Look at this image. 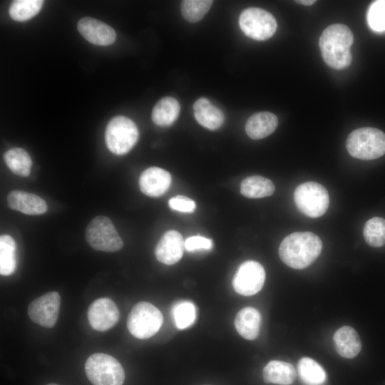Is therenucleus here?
Segmentation results:
<instances>
[{"label":"nucleus","instance_id":"f257e3e1","mask_svg":"<svg viewBox=\"0 0 385 385\" xmlns=\"http://www.w3.org/2000/svg\"><path fill=\"white\" fill-rule=\"evenodd\" d=\"M322 242L311 232H293L282 241L279 256L291 268L302 270L312 264L319 256Z\"/></svg>","mask_w":385,"mask_h":385},{"label":"nucleus","instance_id":"f03ea898","mask_svg":"<svg viewBox=\"0 0 385 385\" xmlns=\"http://www.w3.org/2000/svg\"><path fill=\"white\" fill-rule=\"evenodd\" d=\"M354 36L348 26L332 24L322 32L319 41L324 62L334 69H344L351 63Z\"/></svg>","mask_w":385,"mask_h":385},{"label":"nucleus","instance_id":"7ed1b4c3","mask_svg":"<svg viewBox=\"0 0 385 385\" xmlns=\"http://www.w3.org/2000/svg\"><path fill=\"white\" fill-rule=\"evenodd\" d=\"M346 147L351 156L374 160L385 154V133L374 128H361L347 137Z\"/></svg>","mask_w":385,"mask_h":385},{"label":"nucleus","instance_id":"20e7f679","mask_svg":"<svg viewBox=\"0 0 385 385\" xmlns=\"http://www.w3.org/2000/svg\"><path fill=\"white\" fill-rule=\"evenodd\" d=\"M85 372L93 385H123L125 379L120 363L104 353L91 354L85 363Z\"/></svg>","mask_w":385,"mask_h":385},{"label":"nucleus","instance_id":"39448f33","mask_svg":"<svg viewBox=\"0 0 385 385\" xmlns=\"http://www.w3.org/2000/svg\"><path fill=\"white\" fill-rule=\"evenodd\" d=\"M163 322V314L155 306L148 302H139L128 316L127 327L134 337L146 339L158 332Z\"/></svg>","mask_w":385,"mask_h":385},{"label":"nucleus","instance_id":"423d86ee","mask_svg":"<svg viewBox=\"0 0 385 385\" xmlns=\"http://www.w3.org/2000/svg\"><path fill=\"white\" fill-rule=\"evenodd\" d=\"M138 129L130 118L119 115L112 118L108 123L106 132V143L111 152L115 155L128 153L138 141Z\"/></svg>","mask_w":385,"mask_h":385},{"label":"nucleus","instance_id":"0eeeda50","mask_svg":"<svg viewBox=\"0 0 385 385\" xmlns=\"http://www.w3.org/2000/svg\"><path fill=\"white\" fill-rule=\"evenodd\" d=\"M294 200L298 210L312 218L323 215L329 205L327 190L322 185L314 181L298 185L294 192Z\"/></svg>","mask_w":385,"mask_h":385},{"label":"nucleus","instance_id":"6e6552de","mask_svg":"<svg viewBox=\"0 0 385 385\" xmlns=\"http://www.w3.org/2000/svg\"><path fill=\"white\" fill-rule=\"evenodd\" d=\"M86 239L94 250L107 252L120 250L123 242L111 220L105 216L94 217L88 225Z\"/></svg>","mask_w":385,"mask_h":385},{"label":"nucleus","instance_id":"1a4fd4ad","mask_svg":"<svg viewBox=\"0 0 385 385\" xmlns=\"http://www.w3.org/2000/svg\"><path fill=\"white\" fill-rule=\"evenodd\" d=\"M239 24L247 36L257 41L270 38L277 29V21L273 15L260 8H247L242 11Z\"/></svg>","mask_w":385,"mask_h":385},{"label":"nucleus","instance_id":"9d476101","mask_svg":"<svg viewBox=\"0 0 385 385\" xmlns=\"http://www.w3.org/2000/svg\"><path fill=\"white\" fill-rule=\"evenodd\" d=\"M265 281V271L258 262L247 260L237 270L233 279L235 291L243 296H252L259 292Z\"/></svg>","mask_w":385,"mask_h":385},{"label":"nucleus","instance_id":"9b49d317","mask_svg":"<svg viewBox=\"0 0 385 385\" xmlns=\"http://www.w3.org/2000/svg\"><path fill=\"white\" fill-rule=\"evenodd\" d=\"M60 306L58 292H49L29 304L28 314L34 323L46 328H52L58 320Z\"/></svg>","mask_w":385,"mask_h":385},{"label":"nucleus","instance_id":"f8f14e48","mask_svg":"<svg viewBox=\"0 0 385 385\" xmlns=\"http://www.w3.org/2000/svg\"><path fill=\"white\" fill-rule=\"evenodd\" d=\"M120 317L115 302L108 297L93 301L88 309V319L91 327L98 332H106L113 327Z\"/></svg>","mask_w":385,"mask_h":385},{"label":"nucleus","instance_id":"ddd939ff","mask_svg":"<svg viewBox=\"0 0 385 385\" xmlns=\"http://www.w3.org/2000/svg\"><path fill=\"white\" fill-rule=\"evenodd\" d=\"M185 250V240L182 235L172 230L162 236L155 246V255L160 262L171 265L182 258Z\"/></svg>","mask_w":385,"mask_h":385},{"label":"nucleus","instance_id":"4468645a","mask_svg":"<svg viewBox=\"0 0 385 385\" xmlns=\"http://www.w3.org/2000/svg\"><path fill=\"white\" fill-rule=\"evenodd\" d=\"M77 28L85 39L95 45L108 46L116 38L115 31L112 27L91 17L80 19Z\"/></svg>","mask_w":385,"mask_h":385},{"label":"nucleus","instance_id":"2eb2a0df","mask_svg":"<svg viewBox=\"0 0 385 385\" xmlns=\"http://www.w3.org/2000/svg\"><path fill=\"white\" fill-rule=\"evenodd\" d=\"M171 175L165 170L150 167L145 169L140 175L139 187L141 192L147 196L156 197L163 195L169 189Z\"/></svg>","mask_w":385,"mask_h":385},{"label":"nucleus","instance_id":"dca6fc26","mask_svg":"<svg viewBox=\"0 0 385 385\" xmlns=\"http://www.w3.org/2000/svg\"><path fill=\"white\" fill-rule=\"evenodd\" d=\"M9 207L16 211L29 215H39L45 213L48 206L39 196L22 190H12L7 196Z\"/></svg>","mask_w":385,"mask_h":385},{"label":"nucleus","instance_id":"f3484780","mask_svg":"<svg viewBox=\"0 0 385 385\" xmlns=\"http://www.w3.org/2000/svg\"><path fill=\"white\" fill-rule=\"evenodd\" d=\"M335 349L342 357L352 359L361 349V342L356 331L350 326L338 329L333 337Z\"/></svg>","mask_w":385,"mask_h":385},{"label":"nucleus","instance_id":"a211bd4d","mask_svg":"<svg viewBox=\"0 0 385 385\" xmlns=\"http://www.w3.org/2000/svg\"><path fill=\"white\" fill-rule=\"evenodd\" d=\"M193 112L197 123L211 130L220 128L225 120L223 113L205 98H200L194 103Z\"/></svg>","mask_w":385,"mask_h":385},{"label":"nucleus","instance_id":"6ab92c4d","mask_svg":"<svg viewBox=\"0 0 385 385\" xmlns=\"http://www.w3.org/2000/svg\"><path fill=\"white\" fill-rule=\"evenodd\" d=\"M278 125V119L272 113L264 111L251 115L245 125L247 135L259 140L272 134Z\"/></svg>","mask_w":385,"mask_h":385},{"label":"nucleus","instance_id":"aec40b11","mask_svg":"<svg viewBox=\"0 0 385 385\" xmlns=\"http://www.w3.org/2000/svg\"><path fill=\"white\" fill-rule=\"evenodd\" d=\"M261 321L260 312L254 307H247L237 312L235 319V327L243 338L253 340L259 335Z\"/></svg>","mask_w":385,"mask_h":385},{"label":"nucleus","instance_id":"412c9836","mask_svg":"<svg viewBox=\"0 0 385 385\" xmlns=\"http://www.w3.org/2000/svg\"><path fill=\"white\" fill-rule=\"evenodd\" d=\"M262 376L265 383L289 385L296 379L297 372L290 363L272 360L264 367Z\"/></svg>","mask_w":385,"mask_h":385},{"label":"nucleus","instance_id":"4be33fe9","mask_svg":"<svg viewBox=\"0 0 385 385\" xmlns=\"http://www.w3.org/2000/svg\"><path fill=\"white\" fill-rule=\"evenodd\" d=\"M180 111L178 101L173 97L160 99L154 106L151 118L153 123L161 127L172 125L178 118Z\"/></svg>","mask_w":385,"mask_h":385},{"label":"nucleus","instance_id":"5701e85b","mask_svg":"<svg viewBox=\"0 0 385 385\" xmlns=\"http://www.w3.org/2000/svg\"><path fill=\"white\" fill-rule=\"evenodd\" d=\"M275 190L274 183L260 175L245 178L240 184V192L248 198H262L272 195Z\"/></svg>","mask_w":385,"mask_h":385},{"label":"nucleus","instance_id":"b1692460","mask_svg":"<svg viewBox=\"0 0 385 385\" xmlns=\"http://www.w3.org/2000/svg\"><path fill=\"white\" fill-rule=\"evenodd\" d=\"M297 370L301 380L306 385H322L327 379L324 368L309 357H302L299 360Z\"/></svg>","mask_w":385,"mask_h":385},{"label":"nucleus","instance_id":"393cba45","mask_svg":"<svg viewBox=\"0 0 385 385\" xmlns=\"http://www.w3.org/2000/svg\"><path fill=\"white\" fill-rule=\"evenodd\" d=\"M4 160L14 174L21 176H29L31 173L32 160L29 154L21 148H14L4 154Z\"/></svg>","mask_w":385,"mask_h":385},{"label":"nucleus","instance_id":"a878e982","mask_svg":"<svg viewBox=\"0 0 385 385\" xmlns=\"http://www.w3.org/2000/svg\"><path fill=\"white\" fill-rule=\"evenodd\" d=\"M16 242L12 237L3 235L0 237V273L9 276L16 270Z\"/></svg>","mask_w":385,"mask_h":385},{"label":"nucleus","instance_id":"bb28decb","mask_svg":"<svg viewBox=\"0 0 385 385\" xmlns=\"http://www.w3.org/2000/svg\"><path fill=\"white\" fill-rule=\"evenodd\" d=\"M43 4L41 0H16L10 5L9 14L16 21H25L36 16Z\"/></svg>","mask_w":385,"mask_h":385},{"label":"nucleus","instance_id":"cd10ccee","mask_svg":"<svg viewBox=\"0 0 385 385\" xmlns=\"http://www.w3.org/2000/svg\"><path fill=\"white\" fill-rule=\"evenodd\" d=\"M173 322L178 329L190 327L196 319V307L190 301H179L172 307Z\"/></svg>","mask_w":385,"mask_h":385},{"label":"nucleus","instance_id":"c85d7f7f","mask_svg":"<svg viewBox=\"0 0 385 385\" xmlns=\"http://www.w3.org/2000/svg\"><path fill=\"white\" fill-rule=\"evenodd\" d=\"M363 235L368 245L379 247L385 245V219L374 217L364 225Z\"/></svg>","mask_w":385,"mask_h":385},{"label":"nucleus","instance_id":"c756f323","mask_svg":"<svg viewBox=\"0 0 385 385\" xmlns=\"http://www.w3.org/2000/svg\"><path fill=\"white\" fill-rule=\"evenodd\" d=\"M212 1L185 0L181 2V13L183 18L191 23L201 20L210 10Z\"/></svg>","mask_w":385,"mask_h":385},{"label":"nucleus","instance_id":"7c9ffc66","mask_svg":"<svg viewBox=\"0 0 385 385\" xmlns=\"http://www.w3.org/2000/svg\"><path fill=\"white\" fill-rule=\"evenodd\" d=\"M369 27L374 31H385V1H375L369 6L367 13Z\"/></svg>","mask_w":385,"mask_h":385},{"label":"nucleus","instance_id":"2f4dec72","mask_svg":"<svg viewBox=\"0 0 385 385\" xmlns=\"http://www.w3.org/2000/svg\"><path fill=\"white\" fill-rule=\"evenodd\" d=\"M212 245L211 239L200 235L189 237L185 241V250L188 252L209 250L212 247Z\"/></svg>","mask_w":385,"mask_h":385},{"label":"nucleus","instance_id":"473e14b6","mask_svg":"<svg viewBox=\"0 0 385 385\" xmlns=\"http://www.w3.org/2000/svg\"><path fill=\"white\" fill-rule=\"evenodd\" d=\"M168 205L171 209L182 212H192L196 208L194 200L183 195H177L172 197L169 200Z\"/></svg>","mask_w":385,"mask_h":385},{"label":"nucleus","instance_id":"72a5a7b5","mask_svg":"<svg viewBox=\"0 0 385 385\" xmlns=\"http://www.w3.org/2000/svg\"><path fill=\"white\" fill-rule=\"evenodd\" d=\"M316 1L313 0H300V1H295L296 3L304 5V6H310L312 5L314 3H315Z\"/></svg>","mask_w":385,"mask_h":385},{"label":"nucleus","instance_id":"f704fd0d","mask_svg":"<svg viewBox=\"0 0 385 385\" xmlns=\"http://www.w3.org/2000/svg\"><path fill=\"white\" fill-rule=\"evenodd\" d=\"M46 385H58V384L51 383V384H46Z\"/></svg>","mask_w":385,"mask_h":385}]
</instances>
